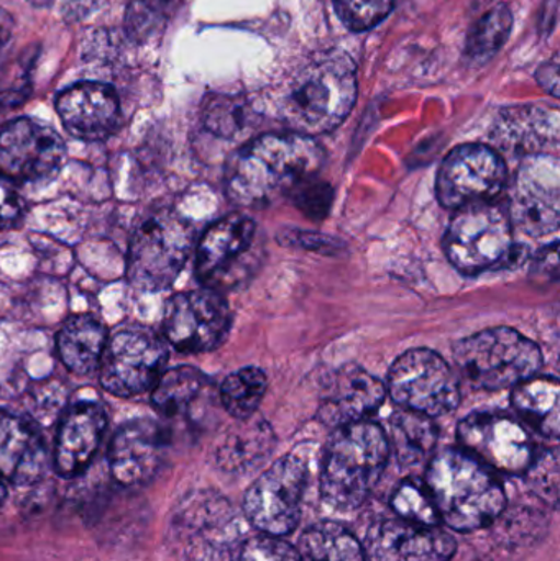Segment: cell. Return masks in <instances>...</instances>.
<instances>
[{"label": "cell", "mask_w": 560, "mask_h": 561, "mask_svg": "<svg viewBox=\"0 0 560 561\" xmlns=\"http://www.w3.org/2000/svg\"><path fill=\"white\" fill-rule=\"evenodd\" d=\"M48 470L45 438L30 419L0 409V478L16 486L38 483Z\"/></svg>", "instance_id": "22"}, {"label": "cell", "mask_w": 560, "mask_h": 561, "mask_svg": "<svg viewBox=\"0 0 560 561\" xmlns=\"http://www.w3.org/2000/svg\"><path fill=\"white\" fill-rule=\"evenodd\" d=\"M233 561H305L299 550L279 537H250L237 550Z\"/></svg>", "instance_id": "35"}, {"label": "cell", "mask_w": 560, "mask_h": 561, "mask_svg": "<svg viewBox=\"0 0 560 561\" xmlns=\"http://www.w3.org/2000/svg\"><path fill=\"white\" fill-rule=\"evenodd\" d=\"M365 561H450L457 552L454 537L439 526L400 519L375 523L365 534Z\"/></svg>", "instance_id": "17"}, {"label": "cell", "mask_w": 560, "mask_h": 561, "mask_svg": "<svg viewBox=\"0 0 560 561\" xmlns=\"http://www.w3.org/2000/svg\"><path fill=\"white\" fill-rule=\"evenodd\" d=\"M288 197L306 216L311 219H322L331 209L334 191L329 184L318 181V176H315L296 186Z\"/></svg>", "instance_id": "37"}, {"label": "cell", "mask_w": 560, "mask_h": 561, "mask_svg": "<svg viewBox=\"0 0 560 561\" xmlns=\"http://www.w3.org/2000/svg\"><path fill=\"white\" fill-rule=\"evenodd\" d=\"M167 363V342L151 330L130 327L108 339L99 379L108 394L135 398L153 389Z\"/></svg>", "instance_id": "11"}, {"label": "cell", "mask_w": 560, "mask_h": 561, "mask_svg": "<svg viewBox=\"0 0 560 561\" xmlns=\"http://www.w3.org/2000/svg\"><path fill=\"white\" fill-rule=\"evenodd\" d=\"M194 249L193 227L171 210L153 214L138 226L128 249L132 286L158 293L173 286Z\"/></svg>", "instance_id": "7"}, {"label": "cell", "mask_w": 560, "mask_h": 561, "mask_svg": "<svg viewBox=\"0 0 560 561\" xmlns=\"http://www.w3.org/2000/svg\"><path fill=\"white\" fill-rule=\"evenodd\" d=\"M107 424V412L98 402H78L66 409L53 450L58 474L75 478L84 473L104 440Z\"/></svg>", "instance_id": "21"}, {"label": "cell", "mask_w": 560, "mask_h": 561, "mask_svg": "<svg viewBox=\"0 0 560 561\" xmlns=\"http://www.w3.org/2000/svg\"><path fill=\"white\" fill-rule=\"evenodd\" d=\"M525 474L528 477L529 486L541 496V500L558 503L559 467L556 451L545 450L536 454Z\"/></svg>", "instance_id": "36"}, {"label": "cell", "mask_w": 560, "mask_h": 561, "mask_svg": "<svg viewBox=\"0 0 560 561\" xmlns=\"http://www.w3.org/2000/svg\"><path fill=\"white\" fill-rule=\"evenodd\" d=\"M424 484L439 519L457 533L490 526L506 507L502 481L462 448H446L431 457Z\"/></svg>", "instance_id": "3"}, {"label": "cell", "mask_w": 560, "mask_h": 561, "mask_svg": "<svg viewBox=\"0 0 560 561\" xmlns=\"http://www.w3.org/2000/svg\"><path fill=\"white\" fill-rule=\"evenodd\" d=\"M243 422L245 425L227 438L219 454L224 468L240 473L263 463L276 444L275 434L268 422L253 415Z\"/></svg>", "instance_id": "29"}, {"label": "cell", "mask_w": 560, "mask_h": 561, "mask_svg": "<svg viewBox=\"0 0 560 561\" xmlns=\"http://www.w3.org/2000/svg\"><path fill=\"white\" fill-rule=\"evenodd\" d=\"M454 358L464 378L473 388L487 391L515 388L542 369L541 348L508 327L483 330L460 340L454 346Z\"/></svg>", "instance_id": "6"}, {"label": "cell", "mask_w": 560, "mask_h": 561, "mask_svg": "<svg viewBox=\"0 0 560 561\" xmlns=\"http://www.w3.org/2000/svg\"><path fill=\"white\" fill-rule=\"evenodd\" d=\"M311 477L309 457L295 448L276 460L243 497L249 523L265 536L285 537L301 520V506Z\"/></svg>", "instance_id": "9"}, {"label": "cell", "mask_w": 560, "mask_h": 561, "mask_svg": "<svg viewBox=\"0 0 560 561\" xmlns=\"http://www.w3.org/2000/svg\"><path fill=\"white\" fill-rule=\"evenodd\" d=\"M513 16L508 7L499 5L490 10L470 30L466 53L472 61L485 62L508 42Z\"/></svg>", "instance_id": "32"}, {"label": "cell", "mask_w": 560, "mask_h": 561, "mask_svg": "<svg viewBox=\"0 0 560 561\" xmlns=\"http://www.w3.org/2000/svg\"><path fill=\"white\" fill-rule=\"evenodd\" d=\"M401 467H414L433 455L437 444V427L433 419L418 412H395L385 431Z\"/></svg>", "instance_id": "26"}, {"label": "cell", "mask_w": 560, "mask_h": 561, "mask_svg": "<svg viewBox=\"0 0 560 561\" xmlns=\"http://www.w3.org/2000/svg\"><path fill=\"white\" fill-rule=\"evenodd\" d=\"M65 160V140L45 122L20 117L0 130V174L13 184L52 181Z\"/></svg>", "instance_id": "14"}, {"label": "cell", "mask_w": 560, "mask_h": 561, "mask_svg": "<svg viewBox=\"0 0 560 561\" xmlns=\"http://www.w3.org/2000/svg\"><path fill=\"white\" fill-rule=\"evenodd\" d=\"M55 105L62 127L78 140H105L117 130L121 122L117 92L104 82L69 85L56 98Z\"/></svg>", "instance_id": "19"}, {"label": "cell", "mask_w": 560, "mask_h": 561, "mask_svg": "<svg viewBox=\"0 0 560 561\" xmlns=\"http://www.w3.org/2000/svg\"><path fill=\"white\" fill-rule=\"evenodd\" d=\"M357 72L345 53H318L275 91V117L293 134L319 137L335 130L357 101Z\"/></svg>", "instance_id": "2"}, {"label": "cell", "mask_w": 560, "mask_h": 561, "mask_svg": "<svg viewBox=\"0 0 560 561\" xmlns=\"http://www.w3.org/2000/svg\"><path fill=\"white\" fill-rule=\"evenodd\" d=\"M390 454L385 428L375 422L335 428L322 455V503L338 513L358 510L380 483Z\"/></svg>", "instance_id": "4"}, {"label": "cell", "mask_w": 560, "mask_h": 561, "mask_svg": "<svg viewBox=\"0 0 560 561\" xmlns=\"http://www.w3.org/2000/svg\"><path fill=\"white\" fill-rule=\"evenodd\" d=\"M493 141L503 150L529 154L549 153L558 148L559 114L556 108L515 107L500 115L493 127Z\"/></svg>", "instance_id": "23"}, {"label": "cell", "mask_w": 560, "mask_h": 561, "mask_svg": "<svg viewBox=\"0 0 560 561\" xmlns=\"http://www.w3.org/2000/svg\"><path fill=\"white\" fill-rule=\"evenodd\" d=\"M268 388V379L262 369L242 368L224 379L220 386V399L224 408L232 417L239 421L255 415L256 409L262 404L263 396Z\"/></svg>", "instance_id": "30"}, {"label": "cell", "mask_w": 560, "mask_h": 561, "mask_svg": "<svg viewBox=\"0 0 560 561\" xmlns=\"http://www.w3.org/2000/svg\"><path fill=\"white\" fill-rule=\"evenodd\" d=\"M107 342V329L95 317L81 313L59 330L56 352L69 371L85 376L99 369Z\"/></svg>", "instance_id": "24"}, {"label": "cell", "mask_w": 560, "mask_h": 561, "mask_svg": "<svg viewBox=\"0 0 560 561\" xmlns=\"http://www.w3.org/2000/svg\"><path fill=\"white\" fill-rule=\"evenodd\" d=\"M388 392L404 411L434 419L449 414L460 402V386L449 363L433 350L414 348L391 366Z\"/></svg>", "instance_id": "10"}, {"label": "cell", "mask_w": 560, "mask_h": 561, "mask_svg": "<svg viewBox=\"0 0 560 561\" xmlns=\"http://www.w3.org/2000/svg\"><path fill=\"white\" fill-rule=\"evenodd\" d=\"M201 121L214 137L233 140L245 134L252 122V107L237 95L214 94L204 101Z\"/></svg>", "instance_id": "31"}, {"label": "cell", "mask_w": 560, "mask_h": 561, "mask_svg": "<svg viewBox=\"0 0 560 561\" xmlns=\"http://www.w3.org/2000/svg\"><path fill=\"white\" fill-rule=\"evenodd\" d=\"M167 434L150 419H135L115 432L108 447V468L122 486L150 483L163 463Z\"/></svg>", "instance_id": "18"}, {"label": "cell", "mask_w": 560, "mask_h": 561, "mask_svg": "<svg viewBox=\"0 0 560 561\" xmlns=\"http://www.w3.org/2000/svg\"><path fill=\"white\" fill-rule=\"evenodd\" d=\"M513 408L522 422L548 438L559 437L560 386L556 378L533 376L515 386Z\"/></svg>", "instance_id": "25"}, {"label": "cell", "mask_w": 560, "mask_h": 561, "mask_svg": "<svg viewBox=\"0 0 560 561\" xmlns=\"http://www.w3.org/2000/svg\"><path fill=\"white\" fill-rule=\"evenodd\" d=\"M262 256L255 220L232 214L207 227L197 242L194 268L203 287L222 294L252 278Z\"/></svg>", "instance_id": "8"}, {"label": "cell", "mask_w": 560, "mask_h": 561, "mask_svg": "<svg viewBox=\"0 0 560 561\" xmlns=\"http://www.w3.org/2000/svg\"><path fill=\"white\" fill-rule=\"evenodd\" d=\"M513 227L529 237L558 232L560 216V171L556 154L523 158L510 191L506 207Z\"/></svg>", "instance_id": "16"}, {"label": "cell", "mask_w": 560, "mask_h": 561, "mask_svg": "<svg viewBox=\"0 0 560 561\" xmlns=\"http://www.w3.org/2000/svg\"><path fill=\"white\" fill-rule=\"evenodd\" d=\"M322 164L324 151L315 138L293 131L262 135L230 158L226 194L237 206L262 209L318 176Z\"/></svg>", "instance_id": "1"}, {"label": "cell", "mask_w": 560, "mask_h": 561, "mask_svg": "<svg viewBox=\"0 0 560 561\" xmlns=\"http://www.w3.org/2000/svg\"><path fill=\"white\" fill-rule=\"evenodd\" d=\"M28 2H32L33 5L36 7H46L49 5V3L53 2V0H28Z\"/></svg>", "instance_id": "40"}, {"label": "cell", "mask_w": 560, "mask_h": 561, "mask_svg": "<svg viewBox=\"0 0 560 561\" xmlns=\"http://www.w3.org/2000/svg\"><path fill=\"white\" fill-rule=\"evenodd\" d=\"M558 240L552 243L548 249L542 250V252L538 253V259H536L535 270H533V275L536 276V279H548L558 280L559 278V253H558Z\"/></svg>", "instance_id": "39"}, {"label": "cell", "mask_w": 560, "mask_h": 561, "mask_svg": "<svg viewBox=\"0 0 560 561\" xmlns=\"http://www.w3.org/2000/svg\"><path fill=\"white\" fill-rule=\"evenodd\" d=\"M207 388V378L193 366L168 369L151 389V404L158 414L173 419L186 414Z\"/></svg>", "instance_id": "27"}, {"label": "cell", "mask_w": 560, "mask_h": 561, "mask_svg": "<svg viewBox=\"0 0 560 561\" xmlns=\"http://www.w3.org/2000/svg\"><path fill=\"white\" fill-rule=\"evenodd\" d=\"M7 491H5V484H3L2 478H0V503H2L3 497H5Z\"/></svg>", "instance_id": "41"}, {"label": "cell", "mask_w": 560, "mask_h": 561, "mask_svg": "<svg viewBox=\"0 0 560 561\" xmlns=\"http://www.w3.org/2000/svg\"><path fill=\"white\" fill-rule=\"evenodd\" d=\"M506 181L508 168L499 151L487 145H462L450 151L441 164L437 199L453 210L492 203L505 190Z\"/></svg>", "instance_id": "12"}, {"label": "cell", "mask_w": 560, "mask_h": 561, "mask_svg": "<svg viewBox=\"0 0 560 561\" xmlns=\"http://www.w3.org/2000/svg\"><path fill=\"white\" fill-rule=\"evenodd\" d=\"M385 398L387 388L380 379L361 366L345 365L325 381L318 417L334 428L368 421L384 405Z\"/></svg>", "instance_id": "20"}, {"label": "cell", "mask_w": 560, "mask_h": 561, "mask_svg": "<svg viewBox=\"0 0 560 561\" xmlns=\"http://www.w3.org/2000/svg\"><path fill=\"white\" fill-rule=\"evenodd\" d=\"M299 553L309 561H365L361 540L334 520L308 527L299 540Z\"/></svg>", "instance_id": "28"}, {"label": "cell", "mask_w": 560, "mask_h": 561, "mask_svg": "<svg viewBox=\"0 0 560 561\" xmlns=\"http://www.w3.org/2000/svg\"><path fill=\"white\" fill-rule=\"evenodd\" d=\"M444 250L462 275L476 276L523 262L526 249L515 243L506 207L492 201L456 210L444 237Z\"/></svg>", "instance_id": "5"}, {"label": "cell", "mask_w": 560, "mask_h": 561, "mask_svg": "<svg viewBox=\"0 0 560 561\" xmlns=\"http://www.w3.org/2000/svg\"><path fill=\"white\" fill-rule=\"evenodd\" d=\"M25 204L15 190V184L0 174V232L10 230L22 222Z\"/></svg>", "instance_id": "38"}, {"label": "cell", "mask_w": 560, "mask_h": 561, "mask_svg": "<svg viewBox=\"0 0 560 561\" xmlns=\"http://www.w3.org/2000/svg\"><path fill=\"white\" fill-rule=\"evenodd\" d=\"M232 327V312L217 290H187L171 297L164 307V339L181 353L219 348Z\"/></svg>", "instance_id": "15"}, {"label": "cell", "mask_w": 560, "mask_h": 561, "mask_svg": "<svg viewBox=\"0 0 560 561\" xmlns=\"http://www.w3.org/2000/svg\"><path fill=\"white\" fill-rule=\"evenodd\" d=\"M391 510L400 519L423 526H439L441 519L430 491L423 481L408 478L398 484L390 500Z\"/></svg>", "instance_id": "33"}, {"label": "cell", "mask_w": 560, "mask_h": 561, "mask_svg": "<svg viewBox=\"0 0 560 561\" xmlns=\"http://www.w3.org/2000/svg\"><path fill=\"white\" fill-rule=\"evenodd\" d=\"M462 450L469 451L492 471L522 477L536 450L522 421L505 412H473L457 427Z\"/></svg>", "instance_id": "13"}, {"label": "cell", "mask_w": 560, "mask_h": 561, "mask_svg": "<svg viewBox=\"0 0 560 561\" xmlns=\"http://www.w3.org/2000/svg\"><path fill=\"white\" fill-rule=\"evenodd\" d=\"M395 0H335V12L352 32H364L384 22Z\"/></svg>", "instance_id": "34"}]
</instances>
